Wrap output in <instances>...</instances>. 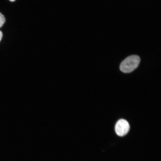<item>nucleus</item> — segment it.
I'll return each instance as SVG.
<instances>
[{
	"mask_svg": "<svg viewBox=\"0 0 161 161\" xmlns=\"http://www.w3.org/2000/svg\"><path fill=\"white\" fill-rule=\"evenodd\" d=\"M140 62V58L138 55H133L128 56L121 63L120 70L124 73H130L138 67Z\"/></svg>",
	"mask_w": 161,
	"mask_h": 161,
	"instance_id": "obj_1",
	"label": "nucleus"
},
{
	"mask_svg": "<svg viewBox=\"0 0 161 161\" xmlns=\"http://www.w3.org/2000/svg\"><path fill=\"white\" fill-rule=\"evenodd\" d=\"M130 129L129 124L125 119H121L117 122L115 126V132L118 136H125Z\"/></svg>",
	"mask_w": 161,
	"mask_h": 161,
	"instance_id": "obj_2",
	"label": "nucleus"
},
{
	"mask_svg": "<svg viewBox=\"0 0 161 161\" xmlns=\"http://www.w3.org/2000/svg\"><path fill=\"white\" fill-rule=\"evenodd\" d=\"M5 22V19L4 16L0 13V28L3 25Z\"/></svg>",
	"mask_w": 161,
	"mask_h": 161,
	"instance_id": "obj_3",
	"label": "nucleus"
},
{
	"mask_svg": "<svg viewBox=\"0 0 161 161\" xmlns=\"http://www.w3.org/2000/svg\"><path fill=\"white\" fill-rule=\"evenodd\" d=\"M3 34L2 33V31H0V41H1V40L2 39V37H3Z\"/></svg>",
	"mask_w": 161,
	"mask_h": 161,
	"instance_id": "obj_4",
	"label": "nucleus"
},
{
	"mask_svg": "<svg viewBox=\"0 0 161 161\" xmlns=\"http://www.w3.org/2000/svg\"><path fill=\"white\" fill-rule=\"evenodd\" d=\"M10 1H11V2H14L15 1V0H9Z\"/></svg>",
	"mask_w": 161,
	"mask_h": 161,
	"instance_id": "obj_5",
	"label": "nucleus"
}]
</instances>
